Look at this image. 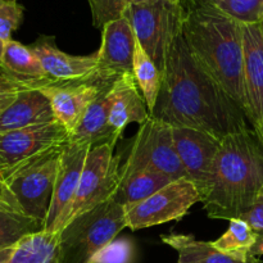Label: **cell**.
Listing matches in <instances>:
<instances>
[{
  "mask_svg": "<svg viewBox=\"0 0 263 263\" xmlns=\"http://www.w3.org/2000/svg\"><path fill=\"white\" fill-rule=\"evenodd\" d=\"M161 73L152 117L172 127L204 131L218 140L251 128L244 110L195 58L182 31L170 44Z\"/></svg>",
  "mask_w": 263,
  "mask_h": 263,
  "instance_id": "cell-1",
  "label": "cell"
},
{
  "mask_svg": "<svg viewBox=\"0 0 263 263\" xmlns=\"http://www.w3.org/2000/svg\"><path fill=\"white\" fill-rule=\"evenodd\" d=\"M182 35L205 71L244 110L243 25L212 0H181Z\"/></svg>",
  "mask_w": 263,
  "mask_h": 263,
  "instance_id": "cell-2",
  "label": "cell"
},
{
  "mask_svg": "<svg viewBox=\"0 0 263 263\" xmlns=\"http://www.w3.org/2000/svg\"><path fill=\"white\" fill-rule=\"evenodd\" d=\"M263 190V144L253 128L221 140L203 210L213 220L246 215Z\"/></svg>",
  "mask_w": 263,
  "mask_h": 263,
  "instance_id": "cell-3",
  "label": "cell"
},
{
  "mask_svg": "<svg viewBox=\"0 0 263 263\" xmlns=\"http://www.w3.org/2000/svg\"><path fill=\"white\" fill-rule=\"evenodd\" d=\"M125 228V207L113 199L82 213L58 233L57 263H92Z\"/></svg>",
  "mask_w": 263,
  "mask_h": 263,
  "instance_id": "cell-4",
  "label": "cell"
},
{
  "mask_svg": "<svg viewBox=\"0 0 263 263\" xmlns=\"http://www.w3.org/2000/svg\"><path fill=\"white\" fill-rule=\"evenodd\" d=\"M57 146L21 166L7 180L8 189L26 216L44 223L48 217L62 149Z\"/></svg>",
  "mask_w": 263,
  "mask_h": 263,
  "instance_id": "cell-5",
  "label": "cell"
},
{
  "mask_svg": "<svg viewBox=\"0 0 263 263\" xmlns=\"http://www.w3.org/2000/svg\"><path fill=\"white\" fill-rule=\"evenodd\" d=\"M139 170H154L174 181L187 179L175 148L172 126L152 116L140 125L131 140L126 161L121 166V176Z\"/></svg>",
  "mask_w": 263,
  "mask_h": 263,
  "instance_id": "cell-6",
  "label": "cell"
},
{
  "mask_svg": "<svg viewBox=\"0 0 263 263\" xmlns=\"http://www.w3.org/2000/svg\"><path fill=\"white\" fill-rule=\"evenodd\" d=\"M126 15L140 45L162 71L170 44L182 31L181 0L131 4Z\"/></svg>",
  "mask_w": 263,
  "mask_h": 263,
  "instance_id": "cell-7",
  "label": "cell"
},
{
  "mask_svg": "<svg viewBox=\"0 0 263 263\" xmlns=\"http://www.w3.org/2000/svg\"><path fill=\"white\" fill-rule=\"evenodd\" d=\"M115 146L108 143L90 149L66 225L82 213L113 199L121 184V154L115 156Z\"/></svg>",
  "mask_w": 263,
  "mask_h": 263,
  "instance_id": "cell-8",
  "label": "cell"
},
{
  "mask_svg": "<svg viewBox=\"0 0 263 263\" xmlns=\"http://www.w3.org/2000/svg\"><path fill=\"white\" fill-rule=\"evenodd\" d=\"M199 202L202 195L189 179L175 180L143 202L126 208L127 228L136 231L181 220Z\"/></svg>",
  "mask_w": 263,
  "mask_h": 263,
  "instance_id": "cell-9",
  "label": "cell"
},
{
  "mask_svg": "<svg viewBox=\"0 0 263 263\" xmlns=\"http://www.w3.org/2000/svg\"><path fill=\"white\" fill-rule=\"evenodd\" d=\"M68 141L69 133L58 121L0 134V176L5 181L21 166Z\"/></svg>",
  "mask_w": 263,
  "mask_h": 263,
  "instance_id": "cell-10",
  "label": "cell"
},
{
  "mask_svg": "<svg viewBox=\"0 0 263 263\" xmlns=\"http://www.w3.org/2000/svg\"><path fill=\"white\" fill-rule=\"evenodd\" d=\"M118 77H107L97 71L94 76L74 81L57 82L40 89L49 98L57 121L69 134L79 126L91 103L102 94L108 85Z\"/></svg>",
  "mask_w": 263,
  "mask_h": 263,
  "instance_id": "cell-11",
  "label": "cell"
},
{
  "mask_svg": "<svg viewBox=\"0 0 263 263\" xmlns=\"http://www.w3.org/2000/svg\"><path fill=\"white\" fill-rule=\"evenodd\" d=\"M92 146L82 143H67L62 149L55 185L44 231L58 234L66 225L69 210L79 189L87 154Z\"/></svg>",
  "mask_w": 263,
  "mask_h": 263,
  "instance_id": "cell-12",
  "label": "cell"
},
{
  "mask_svg": "<svg viewBox=\"0 0 263 263\" xmlns=\"http://www.w3.org/2000/svg\"><path fill=\"white\" fill-rule=\"evenodd\" d=\"M174 144L186 176L197 186L202 202L208 195L221 140L204 131L172 127Z\"/></svg>",
  "mask_w": 263,
  "mask_h": 263,
  "instance_id": "cell-13",
  "label": "cell"
},
{
  "mask_svg": "<svg viewBox=\"0 0 263 263\" xmlns=\"http://www.w3.org/2000/svg\"><path fill=\"white\" fill-rule=\"evenodd\" d=\"M244 113L263 144V23L243 25Z\"/></svg>",
  "mask_w": 263,
  "mask_h": 263,
  "instance_id": "cell-14",
  "label": "cell"
},
{
  "mask_svg": "<svg viewBox=\"0 0 263 263\" xmlns=\"http://www.w3.org/2000/svg\"><path fill=\"white\" fill-rule=\"evenodd\" d=\"M135 48L136 35L127 15L108 23L102 28L97 71L107 77L133 73Z\"/></svg>",
  "mask_w": 263,
  "mask_h": 263,
  "instance_id": "cell-15",
  "label": "cell"
},
{
  "mask_svg": "<svg viewBox=\"0 0 263 263\" xmlns=\"http://www.w3.org/2000/svg\"><path fill=\"white\" fill-rule=\"evenodd\" d=\"M28 46L37 55L46 76L55 82L89 79L97 73V51L89 55H71L61 50L55 37L49 35H40Z\"/></svg>",
  "mask_w": 263,
  "mask_h": 263,
  "instance_id": "cell-16",
  "label": "cell"
},
{
  "mask_svg": "<svg viewBox=\"0 0 263 263\" xmlns=\"http://www.w3.org/2000/svg\"><path fill=\"white\" fill-rule=\"evenodd\" d=\"M151 118L145 99L133 73H123L113 85V98L108 113V125L120 139L130 123L144 122Z\"/></svg>",
  "mask_w": 263,
  "mask_h": 263,
  "instance_id": "cell-17",
  "label": "cell"
},
{
  "mask_svg": "<svg viewBox=\"0 0 263 263\" xmlns=\"http://www.w3.org/2000/svg\"><path fill=\"white\" fill-rule=\"evenodd\" d=\"M0 76L7 77L15 84L28 89L40 90L49 85L57 84L49 79L39 61L37 55L28 45L10 40L4 44L0 57Z\"/></svg>",
  "mask_w": 263,
  "mask_h": 263,
  "instance_id": "cell-18",
  "label": "cell"
},
{
  "mask_svg": "<svg viewBox=\"0 0 263 263\" xmlns=\"http://www.w3.org/2000/svg\"><path fill=\"white\" fill-rule=\"evenodd\" d=\"M55 121L49 98L41 90L28 89L21 92L14 102L0 113V134Z\"/></svg>",
  "mask_w": 263,
  "mask_h": 263,
  "instance_id": "cell-19",
  "label": "cell"
},
{
  "mask_svg": "<svg viewBox=\"0 0 263 263\" xmlns=\"http://www.w3.org/2000/svg\"><path fill=\"white\" fill-rule=\"evenodd\" d=\"M115 82L108 85L91 103L79 126L69 134V143L89 144L91 146L108 143L116 145L120 140L108 125V113L112 104Z\"/></svg>",
  "mask_w": 263,
  "mask_h": 263,
  "instance_id": "cell-20",
  "label": "cell"
},
{
  "mask_svg": "<svg viewBox=\"0 0 263 263\" xmlns=\"http://www.w3.org/2000/svg\"><path fill=\"white\" fill-rule=\"evenodd\" d=\"M162 241L179 253L177 263H263L259 257L234 256L223 253L213 247L212 241L197 240L193 235L168 234L162 235Z\"/></svg>",
  "mask_w": 263,
  "mask_h": 263,
  "instance_id": "cell-21",
  "label": "cell"
},
{
  "mask_svg": "<svg viewBox=\"0 0 263 263\" xmlns=\"http://www.w3.org/2000/svg\"><path fill=\"white\" fill-rule=\"evenodd\" d=\"M170 177L154 170H139L131 174L121 176V184L116 192L113 200L126 208L133 207L152 197L170 182Z\"/></svg>",
  "mask_w": 263,
  "mask_h": 263,
  "instance_id": "cell-22",
  "label": "cell"
},
{
  "mask_svg": "<svg viewBox=\"0 0 263 263\" xmlns=\"http://www.w3.org/2000/svg\"><path fill=\"white\" fill-rule=\"evenodd\" d=\"M44 231V223L0 200V249L17 246L23 238Z\"/></svg>",
  "mask_w": 263,
  "mask_h": 263,
  "instance_id": "cell-23",
  "label": "cell"
},
{
  "mask_svg": "<svg viewBox=\"0 0 263 263\" xmlns=\"http://www.w3.org/2000/svg\"><path fill=\"white\" fill-rule=\"evenodd\" d=\"M133 74L138 82V86L144 99H145L146 107L152 113L156 107L157 98H158L159 89H161L162 73L153 59L148 55L145 49L140 45L138 39H136V48L135 54H134Z\"/></svg>",
  "mask_w": 263,
  "mask_h": 263,
  "instance_id": "cell-24",
  "label": "cell"
},
{
  "mask_svg": "<svg viewBox=\"0 0 263 263\" xmlns=\"http://www.w3.org/2000/svg\"><path fill=\"white\" fill-rule=\"evenodd\" d=\"M57 246L58 234L48 231L31 234L17 244L8 263H48L55 256Z\"/></svg>",
  "mask_w": 263,
  "mask_h": 263,
  "instance_id": "cell-25",
  "label": "cell"
},
{
  "mask_svg": "<svg viewBox=\"0 0 263 263\" xmlns=\"http://www.w3.org/2000/svg\"><path fill=\"white\" fill-rule=\"evenodd\" d=\"M258 234L243 220L233 218L229 223V229L217 240L212 241L213 247L218 251L234 256H248L252 247L256 244Z\"/></svg>",
  "mask_w": 263,
  "mask_h": 263,
  "instance_id": "cell-26",
  "label": "cell"
},
{
  "mask_svg": "<svg viewBox=\"0 0 263 263\" xmlns=\"http://www.w3.org/2000/svg\"><path fill=\"white\" fill-rule=\"evenodd\" d=\"M216 7L240 25L263 23V0H212Z\"/></svg>",
  "mask_w": 263,
  "mask_h": 263,
  "instance_id": "cell-27",
  "label": "cell"
},
{
  "mask_svg": "<svg viewBox=\"0 0 263 263\" xmlns=\"http://www.w3.org/2000/svg\"><path fill=\"white\" fill-rule=\"evenodd\" d=\"M94 27L102 30L105 25L122 18L131 5V0H87Z\"/></svg>",
  "mask_w": 263,
  "mask_h": 263,
  "instance_id": "cell-28",
  "label": "cell"
},
{
  "mask_svg": "<svg viewBox=\"0 0 263 263\" xmlns=\"http://www.w3.org/2000/svg\"><path fill=\"white\" fill-rule=\"evenodd\" d=\"M25 8L17 0L0 2V41L8 43L12 40V33L23 21Z\"/></svg>",
  "mask_w": 263,
  "mask_h": 263,
  "instance_id": "cell-29",
  "label": "cell"
},
{
  "mask_svg": "<svg viewBox=\"0 0 263 263\" xmlns=\"http://www.w3.org/2000/svg\"><path fill=\"white\" fill-rule=\"evenodd\" d=\"M134 257V244L128 239H115L105 246L92 263H131Z\"/></svg>",
  "mask_w": 263,
  "mask_h": 263,
  "instance_id": "cell-30",
  "label": "cell"
},
{
  "mask_svg": "<svg viewBox=\"0 0 263 263\" xmlns=\"http://www.w3.org/2000/svg\"><path fill=\"white\" fill-rule=\"evenodd\" d=\"M25 90H28V87L23 86V85L15 84V82L10 81L7 77L0 76V113L9 107L15 98Z\"/></svg>",
  "mask_w": 263,
  "mask_h": 263,
  "instance_id": "cell-31",
  "label": "cell"
},
{
  "mask_svg": "<svg viewBox=\"0 0 263 263\" xmlns=\"http://www.w3.org/2000/svg\"><path fill=\"white\" fill-rule=\"evenodd\" d=\"M244 221L256 231L258 235H263V190L257 198L253 207L244 216H241Z\"/></svg>",
  "mask_w": 263,
  "mask_h": 263,
  "instance_id": "cell-32",
  "label": "cell"
},
{
  "mask_svg": "<svg viewBox=\"0 0 263 263\" xmlns=\"http://www.w3.org/2000/svg\"><path fill=\"white\" fill-rule=\"evenodd\" d=\"M0 200H3V202L8 203V204L13 205V207H15L17 210H20V207H18L17 204V200H15V198L13 197L10 190L8 189L7 184H5V181L3 180L2 176H0Z\"/></svg>",
  "mask_w": 263,
  "mask_h": 263,
  "instance_id": "cell-33",
  "label": "cell"
},
{
  "mask_svg": "<svg viewBox=\"0 0 263 263\" xmlns=\"http://www.w3.org/2000/svg\"><path fill=\"white\" fill-rule=\"evenodd\" d=\"M251 254L252 256H256V257L263 256V235H258L256 244L252 247Z\"/></svg>",
  "mask_w": 263,
  "mask_h": 263,
  "instance_id": "cell-34",
  "label": "cell"
},
{
  "mask_svg": "<svg viewBox=\"0 0 263 263\" xmlns=\"http://www.w3.org/2000/svg\"><path fill=\"white\" fill-rule=\"evenodd\" d=\"M15 247H17V246L9 247V248L0 249V263H8V262H9L10 257H12L13 253H14Z\"/></svg>",
  "mask_w": 263,
  "mask_h": 263,
  "instance_id": "cell-35",
  "label": "cell"
},
{
  "mask_svg": "<svg viewBox=\"0 0 263 263\" xmlns=\"http://www.w3.org/2000/svg\"><path fill=\"white\" fill-rule=\"evenodd\" d=\"M152 2H158V0H131V4H141V3H152ZM177 2V0H174Z\"/></svg>",
  "mask_w": 263,
  "mask_h": 263,
  "instance_id": "cell-36",
  "label": "cell"
},
{
  "mask_svg": "<svg viewBox=\"0 0 263 263\" xmlns=\"http://www.w3.org/2000/svg\"><path fill=\"white\" fill-rule=\"evenodd\" d=\"M3 50H4V43H3V41H0V57H2Z\"/></svg>",
  "mask_w": 263,
  "mask_h": 263,
  "instance_id": "cell-37",
  "label": "cell"
},
{
  "mask_svg": "<svg viewBox=\"0 0 263 263\" xmlns=\"http://www.w3.org/2000/svg\"><path fill=\"white\" fill-rule=\"evenodd\" d=\"M48 263H57V252H55V256H54L53 258H51L50 261H49Z\"/></svg>",
  "mask_w": 263,
  "mask_h": 263,
  "instance_id": "cell-38",
  "label": "cell"
},
{
  "mask_svg": "<svg viewBox=\"0 0 263 263\" xmlns=\"http://www.w3.org/2000/svg\"><path fill=\"white\" fill-rule=\"evenodd\" d=\"M0 2H2V0H0Z\"/></svg>",
  "mask_w": 263,
  "mask_h": 263,
  "instance_id": "cell-39",
  "label": "cell"
}]
</instances>
